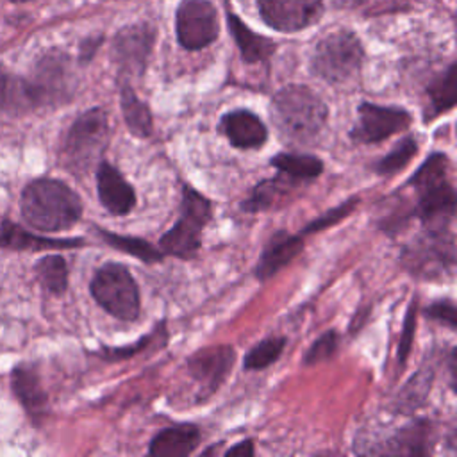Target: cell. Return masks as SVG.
I'll use <instances>...</instances> for the list:
<instances>
[{
  "label": "cell",
  "instance_id": "17",
  "mask_svg": "<svg viewBox=\"0 0 457 457\" xmlns=\"http://www.w3.org/2000/svg\"><path fill=\"white\" fill-rule=\"evenodd\" d=\"M84 241L77 237H46L29 232L11 220H4L0 225V246L9 250H62L82 246Z\"/></svg>",
  "mask_w": 457,
  "mask_h": 457
},
{
  "label": "cell",
  "instance_id": "3",
  "mask_svg": "<svg viewBox=\"0 0 457 457\" xmlns=\"http://www.w3.org/2000/svg\"><path fill=\"white\" fill-rule=\"evenodd\" d=\"M448 159L445 154L430 155L411 177L418 191V216L428 227H446L455 214V189L446 179Z\"/></svg>",
  "mask_w": 457,
  "mask_h": 457
},
{
  "label": "cell",
  "instance_id": "18",
  "mask_svg": "<svg viewBox=\"0 0 457 457\" xmlns=\"http://www.w3.org/2000/svg\"><path fill=\"white\" fill-rule=\"evenodd\" d=\"M221 129L227 139L236 148H243V150L262 146L268 136V130L261 121V118L246 109L227 112L221 118Z\"/></svg>",
  "mask_w": 457,
  "mask_h": 457
},
{
  "label": "cell",
  "instance_id": "35",
  "mask_svg": "<svg viewBox=\"0 0 457 457\" xmlns=\"http://www.w3.org/2000/svg\"><path fill=\"white\" fill-rule=\"evenodd\" d=\"M148 341H150V337H145V339H141V341H137V345L136 346H127V348H104V357L105 359H127L129 355H132L134 352H137V350H143L146 345H148Z\"/></svg>",
  "mask_w": 457,
  "mask_h": 457
},
{
  "label": "cell",
  "instance_id": "9",
  "mask_svg": "<svg viewBox=\"0 0 457 457\" xmlns=\"http://www.w3.org/2000/svg\"><path fill=\"white\" fill-rule=\"evenodd\" d=\"M218 36V16L207 0H182L177 9V37L187 50H200Z\"/></svg>",
  "mask_w": 457,
  "mask_h": 457
},
{
  "label": "cell",
  "instance_id": "10",
  "mask_svg": "<svg viewBox=\"0 0 457 457\" xmlns=\"http://www.w3.org/2000/svg\"><path fill=\"white\" fill-rule=\"evenodd\" d=\"M409 123L411 114L402 107L362 102L359 105V120L350 136L357 143H380L393 134L405 130Z\"/></svg>",
  "mask_w": 457,
  "mask_h": 457
},
{
  "label": "cell",
  "instance_id": "13",
  "mask_svg": "<svg viewBox=\"0 0 457 457\" xmlns=\"http://www.w3.org/2000/svg\"><path fill=\"white\" fill-rule=\"evenodd\" d=\"M154 45V30L148 25L123 29L114 39V57L127 73H141Z\"/></svg>",
  "mask_w": 457,
  "mask_h": 457
},
{
  "label": "cell",
  "instance_id": "36",
  "mask_svg": "<svg viewBox=\"0 0 457 457\" xmlns=\"http://www.w3.org/2000/svg\"><path fill=\"white\" fill-rule=\"evenodd\" d=\"M253 452H255V448H253L252 441H241V443L234 445L232 448H228L225 452V455L227 457H250V455H253Z\"/></svg>",
  "mask_w": 457,
  "mask_h": 457
},
{
  "label": "cell",
  "instance_id": "12",
  "mask_svg": "<svg viewBox=\"0 0 457 457\" xmlns=\"http://www.w3.org/2000/svg\"><path fill=\"white\" fill-rule=\"evenodd\" d=\"M236 361V352L228 345L211 346L196 352L187 361V371L200 387L198 398L211 396L228 377Z\"/></svg>",
  "mask_w": 457,
  "mask_h": 457
},
{
  "label": "cell",
  "instance_id": "31",
  "mask_svg": "<svg viewBox=\"0 0 457 457\" xmlns=\"http://www.w3.org/2000/svg\"><path fill=\"white\" fill-rule=\"evenodd\" d=\"M337 341H339V336H337L336 330H328V332L321 334V336L311 345V348L307 350L303 362H305V364H318V362H321V361H327V359L336 352Z\"/></svg>",
  "mask_w": 457,
  "mask_h": 457
},
{
  "label": "cell",
  "instance_id": "15",
  "mask_svg": "<svg viewBox=\"0 0 457 457\" xmlns=\"http://www.w3.org/2000/svg\"><path fill=\"white\" fill-rule=\"evenodd\" d=\"M432 445V428L427 421L407 425L391 437L375 443L366 453H400V455H427Z\"/></svg>",
  "mask_w": 457,
  "mask_h": 457
},
{
  "label": "cell",
  "instance_id": "30",
  "mask_svg": "<svg viewBox=\"0 0 457 457\" xmlns=\"http://www.w3.org/2000/svg\"><path fill=\"white\" fill-rule=\"evenodd\" d=\"M286 346L284 337H266L245 355V370H262L273 364Z\"/></svg>",
  "mask_w": 457,
  "mask_h": 457
},
{
  "label": "cell",
  "instance_id": "6",
  "mask_svg": "<svg viewBox=\"0 0 457 457\" xmlns=\"http://www.w3.org/2000/svg\"><path fill=\"white\" fill-rule=\"evenodd\" d=\"M96 303L121 321L139 316V289L132 273L120 262H107L96 270L89 284Z\"/></svg>",
  "mask_w": 457,
  "mask_h": 457
},
{
  "label": "cell",
  "instance_id": "26",
  "mask_svg": "<svg viewBox=\"0 0 457 457\" xmlns=\"http://www.w3.org/2000/svg\"><path fill=\"white\" fill-rule=\"evenodd\" d=\"M428 111L425 120H432L455 105L457 100V82H455V64H450L448 70L437 77L428 87Z\"/></svg>",
  "mask_w": 457,
  "mask_h": 457
},
{
  "label": "cell",
  "instance_id": "19",
  "mask_svg": "<svg viewBox=\"0 0 457 457\" xmlns=\"http://www.w3.org/2000/svg\"><path fill=\"white\" fill-rule=\"evenodd\" d=\"M200 443V430L195 425H173L157 432L148 446L154 457H186Z\"/></svg>",
  "mask_w": 457,
  "mask_h": 457
},
{
  "label": "cell",
  "instance_id": "8",
  "mask_svg": "<svg viewBox=\"0 0 457 457\" xmlns=\"http://www.w3.org/2000/svg\"><path fill=\"white\" fill-rule=\"evenodd\" d=\"M403 264L423 278L450 273L455 264V241L446 227H428L402 253Z\"/></svg>",
  "mask_w": 457,
  "mask_h": 457
},
{
  "label": "cell",
  "instance_id": "1",
  "mask_svg": "<svg viewBox=\"0 0 457 457\" xmlns=\"http://www.w3.org/2000/svg\"><path fill=\"white\" fill-rule=\"evenodd\" d=\"M23 220L36 230L59 232L73 227L82 214L80 196L59 179L30 180L20 196Z\"/></svg>",
  "mask_w": 457,
  "mask_h": 457
},
{
  "label": "cell",
  "instance_id": "22",
  "mask_svg": "<svg viewBox=\"0 0 457 457\" xmlns=\"http://www.w3.org/2000/svg\"><path fill=\"white\" fill-rule=\"evenodd\" d=\"M36 102L27 79L0 66V114L34 109Z\"/></svg>",
  "mask_w": 457,
  "mask_h": 457
},
{
  "label": "cell",
  "instance_id": "33",
  "mask_svg": "<svg viewBox=\"0 0 457 457\" xmlns=\"http://www.w3.org/2000/svg\"><path fill=\"white\" fill-rule=\"evenodd\" d=\"M414 330H416V300L411 302L405 320H403V328H402V336H400V345H398V361L400 364H403L409 357L412 341H414Z\"/></svg>",
  "mask_w": 457,
  "mask_h": 457
},
{
  "label": "cell",
  "instance_id": "25",
  "mask_svg": "<svg viewBox=\"0 0 457 457\" xmlns=\"http://www.w3.org/2000/svg\"><path fill=\"white\" fill-rule=\"evenodd\" d=\"M271 166L277 168L278 173L298 182L312 180L323 171V162L318 157L307 154H277L271 159Z\"/></svg>",
  "mask_w": 457,
  "mask_h": 457
},
{
  "label": "cell",
  "instance_id": "29",
  "mask_svg": "<svg viewBox=\"0 0 457 457\" xmlns=\"http://www.w3.org/2000/svg\"><path fill=\"white\" fill-rule=\"evenodd\" d=\"M416 152H418V141L414 137H405L389 154H386L380 161H377L373 164V168L380 175L396 173L411 162V159L416 155Z\"/></svg>",
  "mask_w": 457,
  "mask_h": 457
},
{
  "label": "cell",
  "instance_id": "14",
  "mask_svg": "<svg viewBox=\"0 0 457 457\" xmlns=\"http://www.w3.org/2000/svg\"><path fill=\"white\" fill-rule=\"evenodd\" d=\"M96 189L102 205L116 216L129 214L136 205V193L123 175L109 162H100L96 170Z\"/></svg>",
  "mask_w": 457,
  "mask_h": 457
},
{
  "label": "cell",
  "instance_id": "2",
  "mask_svg": "<svg viewBox=\"0 0 457 457\" xmlns=\"http://www.w3.org/2000/svg\"><path fill=\"white\" fill-rule=\"evenodd\" d=\"M271 114L278 132L289 141L309 143L316 139L327 123V105L305 86H286L271 102Z\"/></svg>",
  "mask_w": 457,
  "mask_h": 457
},
{
  "label": "cell",
  "instance_id": "24",
  "mask_svg": "<svg viewBox=\"0 0 457 457\" xmlns=\"http://www.w3.org/2000/svg\"><path fill=\"white\" fill-rule=\"evenodd\" d=\"M121 112L129 130L137 137H148L152 134V114L148 105L137 98L130 84L121 86Z\"/></svg>",
  "mask_w": 457,
  "mask_h": 457
},
{
  "label": "cell",
  "instance_id": "32",
  "mask_svg": "<svg viewBox=\"0 0 457 457\" xmlns=\"http://www.w3.org/2000/svg\"><path fill=\"white\" fill-rule=\"evenodd\" d=\"M357 204H359V198H352V200H348V202H345V204H341V205L330 209L328 212L321 214L318 220L311 221V223L302 230V234H311V232H318V230L328 228L330 225H334V223H337L339 220H343L345 216H348V214L353 211V207H355Z\"/></svg>",
  "mask_w": 457,
  "mask_h": 457
},
{
  "label": "cell",
  "instance_id": "20",
  "mask_svg": "<svg viewBox=\"0 0 457 457\" xmlns=\"http://www.w3.org/2000/svg\"><path fill=\"white\" fill-rule=\"evenodd\" d=\"M11 387L30 416H41L46 409V393L34 366L18 364L11 371Z\"/></svg>",
  "mask_w": 457,
  "mask_h": 457
},
{
  "label": "cell",
  "instance_id": "16",
  "mask_svg": "<svg viewBox=\"0 0 457 457\" xmlns=\"http://www.w3.org/2000/svg\"><path fill=\"white\" fill-rule=\"evenodd\" d=\"M303 250L302 236H293L286 230H278L271 236L264 246L259 262L255 264V277L259 280H268L286 264H289Z\"/></svg>",
  "mask_w": 457,
  "mask_h": 457
},
{
  "label": "cell",
  "instance_id": "27",
  "mask_svg": "<svg viewBox=\"0 0 457 457\" xmlns=\"http://www.w3.org/2000/svg\"><path fill=\"white\" fill-rule=\"evenodd\" d=\"M36 275L45 289L52 295H62L68 287V264L64 257L52 253L41 257L36 266Z\"/></svg>",
  "mask_w": 457,
  "mask_h": 457
},
{
  "label": "cell",
  "instance_id": "37",
  "mask_svg": "<svg viewBox=\"0 0 457 457\" xmlns=\"http://www.w3.org/2000/svg\"><path fill=\"white\" fill-rule=\"evenodd\" d=\"M448 373H450V387L455 389V373H457V368H455V348H452L450 352V357H448Z\"/></svg>",
  "mask_w": 457,
  "mask_h": 457
},
{
  "label": "cell",
  "instance_id": "28",
  "mask_svg": "<svg viewBox=\"0 0 457 457\" xmlns=\"http://www.w3.org/2000/svg\"><path fill=\"white\" fill-rule=\"evenodd\" d=\"M98 234L104 237V241L107 245L118 248L120 252L129 253V255H132V257H136L139 261L155 262V261L162 259V253L154 245H150L145 239L132 237V236H120V234L107 232V230H98Z\"/></svg>",
  "mask_w": 457,
  "mask_h": 457
},
{
  "label": "cell",
  "instance_id": "11",
  "mask_svg": "<svg viewBox=\"0 0 457 457\" xmlns=\"http://www.w3.org/2000/svg\"><path fill=\"white\" fill-rule=\"evenodd\" d=\"M261 18L275 30L296 32L316 23L323 12L321 0H257Z\"/></svg>",
  "mask_w": 457,
  "mask_h": 457
},
{
  "label": "cell",
  "instance_id": "23",
  "mask_svg": "<svg viewBox=\"0 0 457 457\" xmlns=\"http://www.w3.org/2000/svg\"><path fill=\"white\" fill-rule=\"evenodd\" d=\"M228 27H230L234 41L239 46V52L246 62H259V61L268 59L273 54V48H275L273 41L252 32L234 14H228Z\"/></svg>",
  "mask_w": 457,
  "mask_h": 457
},
{
  "label": "cell",
  "instance_id": "38",
  "mask_svg": "<svg viewBox=\"0 0 457 457\" xmlns=\"http://www.w3.org/2000/svg\"><path fill=\"white\" fill-rule=\"evenodd\" d=\"M11 2H14V4H21V2H29V0H11Z\"/></svg>",
  "mask_w": 457,
  "mask_h": 457
},
{
  "label": "cell",
  "instance_id": "5",
  "mask_svg": "<svg viewBox=\"0 0 457 457\" xmlns=\"http://www.w3.org/2000/svg\"><path fill=\"white\" fill-rule=\"evenodd\" d=\"M211 202L191 186H184L180 216L173 223V227L159 239V246L162 248V252L180 259L193 257L200 248V236L204 227L211 220Z\"/></svg>",
  "mask_w": 457,
  "mask_h": 457
},
{
  "label": "cell",
  "instance_id": "34",
  "mask_svg": "<svg viewBox=\"0 0 457 457\" xmlns=\"http://www.w3.org/2000/svg\"><path fill=\"white\" fill-rule=\"evenodd\" d=\"M425 314L430 320L445 323L450 328L457 327V311H455V303L452 300H437V302L430 303L425 309Z\"/></svg>",
  "mask_w": 457,
  "mask_h": 457
},
{
  "label": "cell",
  "instance_id": "4",
  "mask_svg": "<svg viewBox=\"0 0 457 457\" xmlns=\"http://www.w3.org/2000/svg\"><path fill=\"white\" fill-rule=\"evenodd\" d=\"M109 141V121L104 109L95 107L82 112L68 129L61 157L73 173L87 171L93 162L104 154Z\"/></svg>",
  "mask_w": 457,
  "mask_h": 457
},
{
  "label": "cell",
  "instance_id": "21",
  "mask_svg": "<svg viewBox=\"0 0 457 457\" xmlns=\"http://www.w3.org/2000/svg\"><path fill=\"white\" fill-rule=\"evenodd\" d=\"M302 182L298 180H293L286 175H278L275 179H268V180H262L259 182L252 195L245 200L243 204V209L248 211V212H259V211H268L271 207H275L277 204L284 202L289 198L291 191Z\"/></svg>",
  "mask_w": 457,
  "mask_h": 457
},
{
  "label": "cell",
  "instance_id": "7",
  "mask_svg": "<svg viewBox=\"0 0 457 457\" xmlns=\"http://www.w3.org/2000/svg\"><path fill=\"white\" fill-rule=\"evenodd\" d=\"M362 46L348 30L325 36L314 48L312 71L327 82L341 84L355 77L362 64Z\"/></svg>",
  "mask_w": 457,
  "mask_h": 457
}]
</instances>
